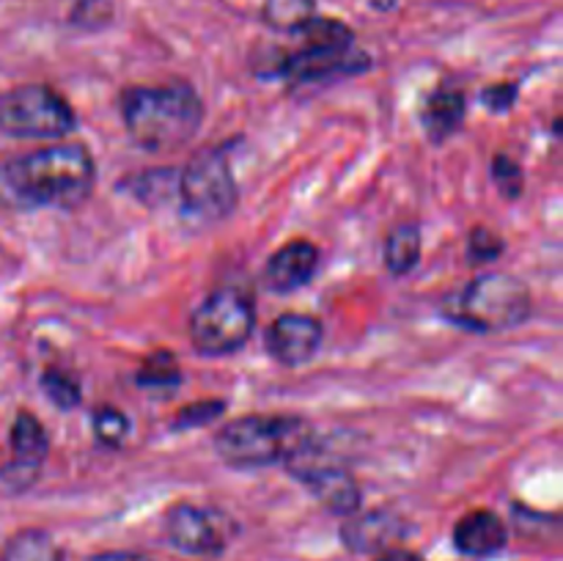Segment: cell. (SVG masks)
I'll use <instances>...</instances> for the list:
<instances>
[{"instance_id":"6da1fadb","label":"cell","mask_w":563,"mask_h":561,"mask_svg":"<svg viewBox=\"0 0 563 561\" xmlns=\"http://www.w3.org/2000/svg\"><path fill=\"white\" fill-rule=\"evenodd\" d=\"M97 185V163L82 143H55L0 165L5 209H75Z\"/></svg>"},{"instance_id":"7a4b0ae2","label":"cell","mask_w":563,"mask_h":561,"mask_svg":"<svg viewBox=\"0 0 563 561\" xmlns=\"http://www.w3.org/2000/svg\"><path fill=\"white\" fill-rule=\"evenodd\" d=\"M119 113L132 141L146 152H176L198 135L203 99L190 82L130 86L119 97Z\"/></svg>"},{"instance_id":"3957f363","label":"cell","mask_w":563,"mask_h":561,"mask_svg":"<svg viewBox=\"0 0 563 561\" xmlns=\"http://www.w3.org/2000/svg\"><path fill=\"white\" fill-rule=\"evenodd\" d=\"M440 314L471 333H500L526 324L533 314V297L526 280L511 273H482L460 289L449 292Z\"/></svg>"},{"instance_id":"277c9868","label":"cell","mask_w":563,"mask_h":561,"mask_svg":"<svg viewBox=\"0 0 563 561\" xmlns=\"http://www.w3.org/2000/svg\"><path fill=\"white\" fill-rule=\"evenodd\" d=\"M313 438L317 432L306 418L253 413L223 424L214 435V451L225 465L253 471L291 460Z\"/></svg>"},{"instance_id":"5b68a950","label":"cell","mask_w":563,"mask_h":561,"mask_svg":"<svg viewBox=\"0 0 563 561\" xmlns=\"http://www.w3.org/2000/svg\"><path fill=\"white\" fill-rule=\"evenodd\" d=\"M176 201L181 215L198 226L229 218L240 204L229 148L207 146L192 154L176 179Z\"/></svg>"},{"instance_id":"8992f818","label":"cell","mask_w":563,"mask_h":561,"mask_svg":"<svg viewBox=\"0 0 563 561\" xmlns=\"http://www.w3.org/2000/svg\"><path fill=\"white\" fill-rule=\"evenodd\" d=\"M256 330V302L240 286L209 292L187 322V336L198 355L223 358L240 352Z\"/></svg>"},{"instance_id":"52a82bcc","label":"cell","mask_w":563,"mask_h":561,"mask_svg":"<svg viewBox=\"0 0 563 561\" xmlns=\"http://www.w3.org/2000/svg\"><path fill=\"white\" fill-rule=\"evenodd\" d=\"M77 127V113L64 94L47 82H25L0 91V132L22 141L64 138Z\"/></svg>"},{"instance_id":"ba28073f","label":"cell","mask_w":563,"mask_h":561,"mask_svg":"<svg viewBox=\"0 0 563 561\" xmlns=\"http://www.w3.org/2000/svg\"><path fill=\"white\" fill-rule=\"evenodd\" d=\"M165 539L190 556H220L236 537V520L214 506L179 501L165 512Z\"/></svg>"},{"instance_id":"9c48e42d","label":"cell","mask_w":563,"mask_h":561,"mask_svg":"<svg viewBox=\"0 0 563 561\" xmlns=\"http://www.w3.org/2000/svg\"><path fill=\"white\" fill-rule=\"evenodd\" d=\"M368 66L372 58L357 50V44H300V50L278 53L273 75L284 77L291 86H308L363 75Z\"/></svg>"},{"instance_id":"30bf717a","label":"cell","mask_w":563,"mask_h":561,"mask_svg":"<svg viewBox=\"0 0 563 561\" xmlns=\"http://www.w3.org/2000/svg\"><path fill=\"white\" fill-rule=\"evenodd\" d=\"M11 460L9 465L0 468V482L14 493L31 487L42 473L44 460L49 454V438L44 424L33 416L31 410H20L11 421L9 429Z\"/></svg>"},{"instance_id":"8fae6325","label":"cell","mask_w":563,"mask_h":561,"mask_svg":"<svg viewBox=\"0 0 563 561\" xmlns=\"http://www.w3.org/2000/svg\"><path fill=\"white\" fill-rule=\"evenodd\" d=\"M322 339L324 324L317 317L289 311L269 322L267 333H264V346L280 366H302L317 358V352L322 350Z\"/></svg>"},{"instance_id":"7c38bea8","label":"cell","mask_w":563,"mask_h":561,"mask_svg":"<svg viewBox=\"0 0 563 561\" xmlns=\"http://www.w3.org/2000/svg\"><path fill=\"white\" fill-rule=\"evenodd\" d=\"M410 531L412 526L407 517L390 509H368L346 517L339 528V537L341 544L352 553L377 556L388 548H399V542H405Z\"/></svg>"},{"instance_id":"4fadbf2b","label":"cell","mask_w":563,"mask_h":561,"mask_svg":"<svg viewBox=\"0 0 563 561\" xmlns=\"http://www.w3.org/2000/svg\"><path fill=\"white\" fill-rule=\"evenodd\" d=\"M322 264V253L311 240H289L280 245L273 256L264 264V286L278 295H289V292L302 289L313 280Z\"/></svg>"},{"instance_id":"5bb4252c","label":"cell","mask_w":563,"mask_h":561,"mask_svg":"<svg viewBox=\"0 0 563 561\" xmlns=\"http://www.w3.org/2000/svg\"><path fill=\"white\" fill-rule=\"evenodd\" d=\"M509 544V526L493 509H473L454 526V548L467 559H493Z\"/></svg>"},{"instance_id":"9a60e30c","label":"cell","mask_w":563,"mask_h":561,"mask_svg":"<svg viewBox=\"0 0 563 561\" xmlns=\"http://www.w3.org/2000/svg\"><path fill=\"white\" fill-rule=\"evenodd\" d=\"M297 482H302L308 487V493L319 501V506L330 512V515L350 517L355 512H361L363 490L357 484V479L352 476L346 468L341 465H324L317 471L302 473Z\"/></svg>"},{"instance_id":"2e32d148","label":"cell","mask_w":563,"mask_h":561,"mask_svg":"<svg viewBox=\"0 0 563 561\" xmlns=\"http://www.w3.org/2000/svg\"><path fill=\"white\" fill-rule=\"evenodd\" d=\"M467 116V97L456 86H440L427 97L421 108V127L429 143L440 146L460 132Z\"/></svg>"},{"instance_id":"e0dca14e","label":"cell","mask_w":563,"mask_h":561,"mask_svg":"<svg viewBox=\"0 0 563 561\" xmlns=\"http://www.w3.org/2000/svg\"><path fill=\"white\" fill-rule=\"evenodd\" d=\"M421 229L418 223H399L385 234L383 242V264L390 275L401 278L410 275L421 262Z\"/></svg>"},{"instance_id":"ac0fdd59","label":"cell","mask_w":563,"mask_h":561,"mask_svg":"<svg viewBox=\"0 0 563 561\" xmlns=\"http://www.w3.org/2000/svg\"><path fill=\"white\" fill-rule=\"evenodd\" d=\"M0 561H66L64 548L44 528H22L5 539Z\"/></svg>"},{"instance_id":"d6986e66","label":"cell","mask_w":563,"mask_h":561,"mask_svg":"<svg viewBox=\"0 0 563 561\" xmlns=\"http://www.w3.org/2000/svg\"><path fill=\"white\" fill-rule=\"evenodd\" d=\"M135 383L143 391H174L181 383V366L174 352H152L135 372Z\"/></svg>"},{"instance_id":"ffe728a7","label":"cell","mask_w":563,"mask_h":561,"mask_svg":"<svg viewBox=\"0 0 563 561\" xmlns=\"http://www.w3.org/2000/svg\"><path fill=\"white\" fill-rule=\"evenodd\" d=\"M317 14V0H264V25L280 33H295Z\"/></svg>"},{"instance_id":"44dd1931","label":"cell","mask_w":563,"mask_h":561,"mask_svg":"<svg viewBox=\"0 0 563 561\" xmlns=\"http://www.w3.org/2000/svg\"><path fill=\"white\" fill-rule=\"evenodd\" d=\"M130 427H132L130 416H126L121 407H113V405L93 407L91 432L93 438H97V443L104 446V449H121L126 435H130Z\"/></svg>"},{"instance_id":"7402d4cb","label":"cell","mask_w":563,"mask_h":561,"mask_svg":"<svg viewBox=\"0 0 563 561\" xmlns=\"http://www.w3.org/2000/svg\"><path fill=\"white\" fill-rule=\"evenodd\" d=\"M42 388H44V394H47V399L53 402L58 410L71 413L80 407L82 385H80V380H77L71 372H66V369L49 366L47 372L42 374Z\"/></svg>"},{"instance_id":"603a6c76","label":"cell","mask_w":563,"mask_h":561,"mask_svg":"<svg viewBox=\"0 0 563 561\" xmlns=\"http://www.w3.org/2000/svg\"><path fill=\"white\" fill-rule=\"evenodd\" d=\"M176 179H179V174H174V168L146 170V174H137L132 179V196L148 207H157V204L168 201L170 193L176 196Z\"/></svg>"},{"instance_id":"cb8c5ba5","label":"cell","mask_w":563,"mask_h":561,"mask_svg":"<svg viewBox=\"0 0 563 561\" xmlns=\"http://www.w3.org/2000/svg\"><path fill=\"white\" fill-rule=\"evenodd\" d=\"M489 176H493V185L498 187L506 201H517L526 193V170L511 154H495L493 163H489Z\"/></svg>"},{"instance_id":"d4e9b609","label":"cell","mask_w":563,"mask_h":561,"mask_svg":"<svg viewBox=\"0 0 563 561\" xmlns=\"http://www.w3.org/2000/svg\"><path fill=\"white\" fill-rule=\"evenodd\" d=\"M506 242L498 231H493L489 226H473L471 234H467V248L465 256L471 264H489L495 258L504 256Z\"/></svg>"},{"instance_id":"484cf974","label":"cell","mask_w":563,"mask_h":561,"mask_svg":"<svg viewBox=\"0 0 563 561\" xmlns=\"http://www.w3.org/2000/svg\"><path fill=\"white\" fill-rule=\"evenodd\" d=\"M223 413H225V402L223 399L192 402V405H185V407H179V410H176L174 421H170V429H174V432H185V429L207 427V424L218 421Z\"/></svg>"},{"instance_id":"4316f807","label":"cell","mask_w":563,"mask_h":561,"mask_svg":"<svg viewBox=\"0 0 563 561\" xmlns=\"http://www.w3.org/2000/svg\"><path fill=\"white\" fill-rule=\"evenodd\" d=\"M517 97H520V86L515 80L506 82H493L482 91V102L489 113H509L515 108Z\"/></svg>"},{"instance_id":"83f0119b","label":"cell","mask_w":563,"mask_h":561,"mask_svg":"<svg viewBox=\"0 0 563 561\" xmlns=\"http://www.w3.org/2000/svg\"><path fill=\"white\" fill-rule=\"evenodd\" d=\"M86 561H152V559L143 553H135V550H102V553L88 556Z\"/></svg>"},{"instance_id":"f1b7e54d","label":"cell","mask_w":563,"mask_h":561,"mask_svg":"<svg viewBox=\"0 0 563 561\" xmlns=\"http://www.w3.org/2000/svg\"><path fill=\"white\" fill-rule=\"evenodd\" d=\"M374 561H427V559L418 553H412V550H407V548H388V550H383V553L374 556Z\"/></svg>"},{"instance_id":"f546056e","label":"cell","mask_w":563,"mask_h":561,"mask_svg":"<svg viewBox=\"0 0 563 561\" xmlns=\"http://www.w3.org/2000/svg\"><path fill=\"white\" fill-rule=\"evenodd\" d=\"M368 3H372L374 11H390V9H396V3H399V0H368Z\"/></svg>"}]
</instances>
